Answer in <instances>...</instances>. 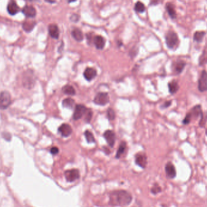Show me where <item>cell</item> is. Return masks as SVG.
I'll return each mask as SVG.
<instances>
[{"label": "cell", "instance_id": "6da1fadb", "mask_svg": "<svg viewBox=\"0 0 207 207\" xmlns=\"http://www.w3.org/2000/svg\"><path fill=\"white\" fill-rule=\"evenodd\" d=\"M132 200L131 194L124 190H118L110 194V203L113 205L126 206L129 205Z\"/></svg>", "mask_w": 207, "mask_h": 207}, {"label": "cell", "instance_id": "7a4b0ae2", "mask_svg": "<svg viewBox=\"0 0 207 207\" xmlns=\"http://www.w3.org/2000/svg\"><path fill=\"white\" fill-rule=\"evenodd\" d=\"M12 103L11 94L7 91H3L0 93V109H6Z\"/></svg>", "mask_w": 207, "mask_h": 207}, {"label": "cell", "instance_id": "3957f363", "mask_svg": "<svg viewBox=\"0 0 207 207\" xmlns=\"http://www.w3.org/2000/svg\"><path fill=\"white\" fill-rule=\"evenodd\" d=\"M165 41L167 46L169 49H173L175 48L177 46L179 42L177 34L173 31L168 32L165 36Z\"/></svg>", "mask_w": 207, "mask_h": 207}, {"label": "cell", "instance_id": "277c9868", "mask_svg": "<svg viewBox=\"0 0 207 207\" xmlns=\"http://www.w3.org/2000/svg\"><path fill=\"white\" fill-rule=\"evenodd\" d=\"M93 101L97 105L106 106L109 102V96L107 93H98L94 97Z\"/></svg>", "mask_w": 207, "mask_h": 207}, {"label": "cell", "instance_id": "5b68a950", "mask_svg": "<svg viewBox=\"0 0 207 207\" xmlns=\"http://www.w3.org/2000/svg\"><path fill=\"white\" fill-rule=\"evenodd\" d=\"M188 115H189L191 119H192V118H197L199 116H200V126L203 127L204 126L203 124V112L202 111L201 109V106L200 105L198 106H196L195 107H194L190 111L189 113H188Z\"/></svg>", "mask_w": 207, "mask_h": 207}, {"label": "cell", "instance_id": "8992f818", "mask_svg": "<svg viewBox=\"0 0 207 207\" xmlns=\"http://www.w3.org/2000/svg\"><path fill=\"white\" fill-rule=\"evenodd\" d=\"M198 89L200 91H207V72L203 70L198 81Z\"/></svg>", "mask_w": 207, "mask_h": 207}, {"label": "cell", "instance_id": "52a82bcc", "mask_svg": "<svg viewBox=\"0 0 207 207\" xmlns=\"http://www.w3.org/2000/svg\"><path fill=\"white\" fill-rule=\"evenodd\" d=\"M66 180L68 182H72L79 178V172L76 169H72L67 170L64 173Z\"/></svg>", "mask_w": 207, "mask_h": 207}, {"label": "cell", "instance_id": "ba28073f", "mask_svg": "<svg viewBox=\"0 0 207 207\" xmlns=\"http://www.w3.org/2000/svg\"><path fill=\"white\" fill-rule=\"evenodd\" d=\"M87 111L86 107L83 105H77L75 107V112L73 118L75 120H78L81 119L85 113Z\"/></svg>", "mask_w": 207, "mask_h": 207}, {"label": "cell", "instance_id": "9c48e42d", "mask_svg": "<svg viewBox=\"0 0 207 207\" xmlns=\"http://www.w3.org/2000/svg\"><path fill=\"white\" fill-rule=\"evenodd\" d=\"M104 137L106 140L108 144L110 147H113L115 144V139L116 136L115 133L112 130H107L104 133Z\"/></svg>", "mask_w": 207, "mask_h": 207}, {"label": "cell", "instance_id": "30bf717a", "mask_svg": "<svg viewBox=\"0 0 207 207\" xmlns=\"http://www.w3.org/2000/svg\"><path fill=\"white\" fill-rule=\"evenodd\" d=\"M165 173L168 177L170 179H173L176 176V170L175 167L171 162H168L165 167Z\"/></svg>", "mask_w": 207, "mask_h": 207}, {"label": "cell", "instance_id": "8fae6325", "mask_svg": "<svg viewBox=\"0 0 207 207\" xmlns=\"http://www.w3.org/2000/svg\"><path fill=\"white\" fill-rule=\"evenodd\" d=\"M8 12L11 15H16L20 11V8L14 0H11L8 5Z\"/></svg>", "mask_w": 207, "mask_h": 207}, {"label": "cell", "instance_id": "7c38bea8", "mask_svg": "<svg viewBox=\"0 0 207 207\" xmlns=\"http://www.w3.org/2000/svg\"><path fill=\"white\" fill-rule=\"evenodd\" d=\"M58 132L64 137L69 136L72 133V129L70 126L67 124H62L58 129Z\"/></svg>", "mask_w": 207, "mask_h": 207}, {"label": "cell", "instance_id": "4fadbf2b", "mask_svg": "<svg viewBox=\"0 0 207 207\" xmlns=\"http://www.w3.org/2000/svg\"><path fill=\"white\" fill-rule=\"evenodd\" d=\"M186 65V62L183 61H177L176 62H174L173 65V69L174 72L177 74V75H179L180 73H181L185 67Z\"/></svg>", "mask_w": 207, "mask_h": 207}, {"label": "cell", "instance_id": "5bb4252c", "mask_svg": "<svg viewBox=\"0 0 207 207\" xmlns=\"http://www.w3.org/2000/svg\"><path fill=\"white\" fill-rule=\"evenodd\" d=\"M22 12L23 14L28 18H34L36 16L37 11L32 6H26L22 9Z\"/></svg>", "mask_w": 207, "mask_h": 207}, {"label": "cell", "instance_id": "9a60e30c", "mask_svg": "<svg viewBox=\"0 0 207 207\" xmlns=\"http://www.w3.org/2000/svg\"><path fill=\"white\" fill-rule=\"evenodd\" d=\"M97 75L96 70L91 67L87 68L84 72V76L87 81H91Z\"/></svg>", "mask_w": 207, "mask_h": 207}, {"label": "cell", "instance_id": "2e32d148", "mask_svg": "<svg viewBox=\"0 0 207 207\" xmlns=\"http://www.w3.org/2000/svg\"><path fill=\"white\" fill-rule=\"evenodd\" d=\"M93 42H94V44L95 47L97 49L102 50L104 49V46H105V44H106L105 39L101 36H99V35L96 36L94 38Z\"/></svg>", "mask_w": 207, "mask_h": 207}, {"label": "cell", "instance_id": "e0dca14e", "mask_svg": "<svg viewBox=\"0 0 207 207\" xmlns=\"http://www.w3.org/2000/svg\"><path fill=\"white\" fill-rule=\"evenodd\" d=\"M49 33L50 36L54 39H58L59 37V30L56 24H50L49 26Z\"/></svg>", "mask_w": 207, "mask_h": 207}, {"label": "cell", "instance_id": "ac0fdd59", "mask_svg": "<svg viewBox=\"0 0 207 207\" xmlns=\"http://www.w3.org/2000/svg\"><path fill=\"white\" fill-rule=\"evenodd\" d=\"M135 162H136V164L138 165L139 167L144 168H145L147 164V157L144 154H138L136 156Z\"/></svg>", "mask_w": 207, "mask_h": 207}, {"label": "cell", "instance_id": "d6986e66", "mask_svg": "<svg viewBox=\"0 0 207 207\" xmlns=\"http://www.w3.org/2000/svg\"><path fill=\"white\" fill-rule=\"evenodd\" d=\"M72 35L77 41H82L84 39V35L82 31L79 29H75L72 32Z\"/></svg>", "mask_w": 207, "mask_h": 207}, {"label": "cell", "instance_id": "ffe728a7", "mask_svg": "<svg viewBox=\"0 0 207 207\" xmlns=\"http://www.w3.org/2000/svg\"><path fill=\"white\" fill-rule=\"evenodd\" d=\"M179 84L176 80H173L168 83V89L171 94H175L179 90Z\"/></svg>", "mask_w": 207, "mask_h": 207}, {"label": "cell", "instance_id": "44dd1931", "mask_svg": "<svg viewBox=\"0 0 207 207\" xmlns=\"http://www.w3.org/2000/svg\"><path fill=\"white\" fill-rule=\"evenodd\" d=\"M166 9L169 16L172 19H175L176 18V12L174 6L171 3H168L166 5Z\"/></svg>", "mask_w": 207, "mask_h": 207}, {"label": "cell", "instance_id": "7402d4cb", "mask_svg": "<svg viewBox=\"0 0 207 207\" xmlns=\"http://www.w3.org/2000/svg\"><path fill=\"white\" fill-rule=\"evenodd\" d=\"M35 25H36V23L34 21H26L24 23H23V28L26 32H30L33 29Z\"/></svg>", "mask_w": 207, "mask_h": 207}, {"label": "cell", "instance_id": "603a6c76", "mask_svg": "<svg viewBox=\"0 0 207 207\" xmlns=\"http://www.w3.org/2000/svg\"><path fill=\"white\" fill-rule=\"evenodd\" d=\"M74 106H75V100L70 97L66 98L64 99L62 101V106L67 109H72L74 107Z\"/></svg>", "mask_w": 207, "mask_h": 207}, {"label": "cell", "instance_id": "cb8c5ba5", "mask_svg": "<svg viewBox=\"0 0 207 207\" xmlns=\"http://www.w3.org/2000/svg\"><path fill=\"white\" fill-rule=\"evenodd\" d=\"M62 91L68 95H75L76 93L75 88L70 85H66L62 87Z\"/></svg>", "mask_w": 207, "mask_h": 207}, {"label": "cell", "instance_id": "d4e9b609", "mask_svg": "<svg viewBox=\"0 0 207 207\" xmlns=\"http://www.w3.org/2000/svg\"><path fill=\"white\" fill-rule=\"evenodd\" d=\"M126 148V143L125 142H122L119 145V147L118 151H117L116 158H119L121 157V156L124 153Z\"/></svg>", "mask_w": 207, "mask_h": 207}, {"label": "cell", "instance_id": "484cf974", "mask_svg": "<svg viewBox=\"0 0 207 207\" xmlns=\"http://www.w3.org/2000/svg\"><path fill=\"white\" fill-rule=\"evenodd\" d=\"M205 33L204 32H196L194 35V40L197 43H200L204 36Z\"/></svg>", "mask_w": 207, "mask_h": 207}, {"label": "cell", "instance_id": "4316f807", "mask_svg": "<svg viewBox=\"0 0 207 207\" xmlns=\"http://www.w3.org/2000/svg\"><path fill=\"white\" fill-rule=\"evenodd\" d=\"M135 10L136 12H137L138 13H142L145 11V7L142 3L138 2L136 3V5L135 6Z\"/></svg>", "mask_w": 207, "mask_h": 207}, {"label": "cell", "instance_id": "83f0119b", "mask_svg": "<svg viewBox=\"0 0 207 207\" xmlns=\"http://www.w3.org/2000/svg\"><path fill=\"white\" fill-rule=\"evenodd\" d=\"M84 135L85 136L86 140L88 143H93L95 142V139L94 136L93 135L92 133L88 130H86L84 133Z\"/></svg>", "mask_w": 207, "mask_h": 207}, {"label": "cell", "instance_id": "f1b7e54d", "mask_svg": "<svg viewBox=\"0 0 207 207\" xmlns=\"http://www.w3.org/2000/svg\"><path fill=\"white\" fill-rule=\"evenodd\" d=\"M85 121L86 123H90L91 118H92V115H93V112L90 109H87V111L85 112Z\"/></svg>", "mask_w": 207, "mask_h": 207}, {"label": "cell", "instance_id": "f546056e", "mask_svg": "<svg viewBox=\"0 0 207 207\" xmlns=\"http://www.w3.org/2000/svg\"><path fill=\"white\" fill-rule=\"evenodd\" d=\"M107 116L110 120H113L115 118V111L112 109H109L107 110Z\"/></svg>", "mask_w": 207, "mask_h": 207}, {"label": "cell", "instance_id": "4dcf8cb0", "mask_svg": "<svg viewBox=\"0 0 207 207\" xmlns=\"http://www.w3.org/2000/svg\"><path fill=\"white\" fill-rule=\"evenodd\" d=\"M161 191V188L158 185V184H155L153 187L151 188V192L152 193L156 194H158L159 193H160Z\"/></svg>", "mask_w": 207, "mask_h": 207}, {"label": "cell", "instance_id": "1f68e13d", "mask_svg": "<svg viewBox=\"0 0 207 207\" xmlns=\"http://www.w3.org/2000/svg\"><path fill=\"white\" fill-rule=\"evenodd\" d=\"M50 153L52 154H56L59 153V149L56 147H53L50 149Z\"/></svg>", "mask_w": 207, "mask_h": 207}, {"label": "cell", "instance_id": "d6a6232c", "mask_svg": "<svg viewBox=\"0 0 207 207\" xmlns=\"http://www.w3.org/2000/svg\"><path fill=\"white\" fill-rule=\"evenodd\" d=\"M3 138L6 139L7 141H10L11 139V136L9 133H3Z\"/></svg>", "mask_w": 207, "mask_h": 207}, {"label": "cell", "instance_id": "836d02e7", "mask_svg": "<svg viewBox=\"0 0 207 207\" xmlns=\"http://www.w3.org/2000/svg\"><path fill=\"white\" fill-rule=\"evenodd\" d=\"M171 104V100L167 101V102H165L164 103V104L163 107H164V108H167V107H168L169 106H170Z\"/></svg>", "mask_w": 207, "mask_h": 207}, {"label": "cell", "instance_id": "e575fe53", "mask_svg": "<svg viewBox=\"0 0 207 207\" xmlns=\"http://www.w3.org/2000/svg\"><path fill=\"white\" fill-rule=\"evenodd\" d=\"M45 2H46L49 3H50V4H53L56 2V0H45Z\"/></svg>", "mask_w": 207, "mask_h": 207}, {"label": "cell", "instance_id": "d590c367", "mask_svg": "<svg viewBox=\"0 0 207 207\" xmlns=\"http://www.w3.org/2000/svg\"><path fill=\"white\" fill-rule=\"evenodd\" d=\"M76 0H67V2L69 3H73V2H76Z\"/></svg>", "mask_w": 207, "mask_h": 207}, {"label": "cell", "instance_id": "8d00e7d4", "mask_svg": "<svg viewBox=\"0 0 207 207\" xmlns=\"http://www.w3.org/2000/svg\"><path fill=\"white\" fill-rule=\"evenodd\" d=\"M26 1H28V2H32L37 1V0H26Z\"/></svg>", "mask_w": 207, "mask_h": 207}, {"label": "cell", "instance_id": "74e56055", "mask_svg": "<svg viewBox=\"0 0 207 207\" xmlns=\"http://www.w3.org/2000/svg\"><path fill=\"white\" fill-rule=\"evenodd\" d=\"M206 135H207V129H206Z\"/></svg>", "mask_w": 207, "mask_h": 207}]
</instances>
